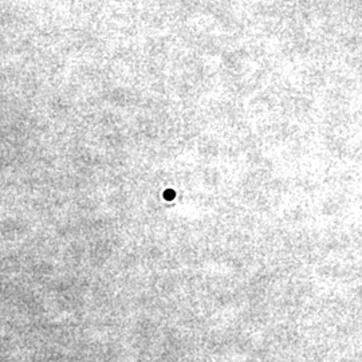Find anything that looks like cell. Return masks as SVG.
Listing matches in <instances>:
<instances>
[{
	"label": "cell",
	"instance_id": "1",
	"mask_svg": "<svg viewBox=\"0 0 362 362\" xmlns=\"http://www.w3.org/2000/svg\"><path fill=\"white\" fill-rule=\"evenodd\" d=\"M164 194H165L164 197H165L167 200H172V199H173V196H175V192H173V191H169V192H165Z\"/></svg>",
	"mask_w": 362,
	"mask_h": 362
}]
</instances>
